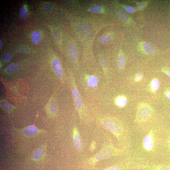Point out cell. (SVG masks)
<instances>
[{
  "label": "cell",
  "instance_id": "obj_1",
  "mask_svg": "<svg viewBox=\"0 0 170 170\" xmlns=\"http://www.w3.org/2000/svg\"><path fill=\"white\" fill-rule=\"evenodd\" d=\"M127 148H119L111 143L107 144L98 153L88 160V163L91 166H95L100 161L124 154L127 152Z\"/></svg>",
  "mask_w": 170,
  "mask_h": 170
},
{
  "label": "cell",
  "instance_id": "obj_2",
  "mask_svg": "<svg viewBox=\"0 0 170 170\" xmlns=\"http://www.w3.org/2000/svg\"><path fill=\"white\" fill-rule=\"evenodd\" d=\"M105 128L117 138L119 142L126 143L128 139V132L122 124L113 118L105 119L103 122Z\"/></svg>",
  "mask_w": 170,
  "mask_h": 170
},
{
  "label": "cell",
  "instance_id": "obj_3",
  "mask_svg": "<svg viewBox=\"0 0 170 170\" xmlns=\"http://www.w3.org/2000/svg\"><path fill=\"white\" fill-rule=\"evenodd\" d=\"M76 19L75 29L79 35L86 37L95 33V32H97V25L95 22L80 16H77Z\"/></svg>",
  "mask_w": 170,
  "mask_h": 170
},
{
  "label": "cell",
  "instance_id": "obj_4",
  "mask_svg": "<svg viewBox=\"0 0 170 170\" xmlns=\"http://www.w3.org/2000/svg\"><path fill=\"white\" fill-rule=\"evenodd\" d=\"M154 113L153 107L149 104L141 103L138 105L135 122L137 124L144 123L152 117Z\"/></svg>",
  "mask_w": 170,
  "mask_h": 170
},
{
  "label": "cell",
  "instance_id": "obj_5",
  "mask_svg": "<svg viewBox=\"0 0 170 170\" xmlns=\"http://www.w3.org/2000/svg\"><path fill=\"white\" fill-rule=\"evenodd\" d=\"M78 11L81 14L90 13L105 15L108 14V10L102 3L94 2L81 5Z\"/></svg>",
  "mask_w": 170,
  "mask_h": 170
},
{
  "label": "cell",
  "instance_id": "obj_6",
  "mask_svg": "<svg viewBox=\"0 0 170 170\" xmlns=\"http://www.w3.org/2000/svg\"><path fill=\"white\" fill-rule=\"evenodd\" d=\"M156 132L155 130H151L144 137L142 141V147L148 152L154 150L156 146Z\"/></svg>",
  "mask_w": 170,
  "mask_h": 170
},
{
  "label": "cell",
  "instance_id": "obj_7",
  "mask_svg": "<svg viewBox=\"0 0 170 170\" xmlns=\"http://www.w3.org/2000/svg\"><path fill=\"white\" fill-rule=\"evenodd\" d=\"M137 48L139 51L144 54L153 55L156 54V50L155 47L146 42H140L138 44Z\"/></svg>",
  "mask_w": 170,
  "mask_h": 170
},
{
  "label": "cell",
  "instance_id": "obj_8",
  "mask_svg": "<svg viewBox=\"0 0 170 170\" xmlns=\"http://www.w3.org/2000/svg\"><path fill=\"white\" fill-rule=\"evenodd\" d=\"M73 141L75 148L79 151L83 148V143L79 130L76 127H74L73 131Z\"/></svg>",
  "mask_w": 170,
  "mask_h": 170
},
{
  "label": "cell",
  "instance_id": "obj_9",
  "mask_svg": "<svg viewBox=\"0 0 170 170\" xmlns=\"http://www.w3.org/2000/svg\"><path fill=\"white\" fill-rule=\"evenodd\" d=\"M73 96L76 106L79 113H81L83 108V100L78 90L75 87L72 92Z\"/></svg>",
  "mask_w": 170,
  "mask_h": 170
},
{
  "label": "cell",
  "instance_id": "obj_10",
  "mask_svg": "<svg viewBox=\"0 0 170 170\" xmlns=\"http://www.w3.org/2000/svg\"><path fill=\"white\" fill-rule=\"evenodd\" d=\"M68 52L70 58L73 60H76L79 58V50L77 46L74 42L69 43L67 47Z\"/></svg>",
  "mask_w": 170,
  "mask_h": 170
},
{
  "label": "cell",
  "instance_id": "obj_11",
  "mask_svg": "<svg viewBox=\"0 0 170 170\" xmlns=\"http://www.w3.org/2000/svg\"><path fill=\"white\" fill-rule=\"evenodd\" d=\"M52 65L54 71L58 76L61 78L63 77V71L61 63L57 58L54 60Z\"/></svg>",
  "mask_w": 170,
  "mask_h": 170
},
{
  "label": "cell",
  "instance_id": "obj_12",
  "mask_svg": "<svg viewBox=\"0 0 170 170\" xmlns=\"http://www.w3.org/2000/svg\"><path fill=\"white\" fill-rule=\"evenodd\" d=\"M39 130L34 125L29 126L24 128L23 130V134L29 137L35 136L39 133Z\"/></svg>",
  "mask_w": 170,
  "mask_h": 170
},
{
  "label": "cell",
  "instance_id": "obj_13",
  "mask_svg": "<svg viewBox=\"0 0 170 170\" xmlns=\"http://www.w3.org/2000/svg\"><path fill=\"white\" fill-rule=\"evenodd\" d=\"M46 152L45 146H42L37 148L35 151L33 155V158L35 160H39L43 157Z\"/></svg>",
  "mask_w": 170,
  "mask_h": 170
},
{
  "label": "cell",
  "instance_id": "obj_14",
  "mask_svg": "<svg viewBox=\"0 0 170 170\" xmlns=\"http://www.w3.org/2000/svg\"><path fill=\"white\" fill-rule=\"evenodd\" d=\"M116 13L118 18L124 22H128L130 21L129 16L121 8H117Z\"/></svg>",
  "mask_w": 170,
  "mask_h": 170
},
{
  "label": "cell",
  "instance_id": "obj_15",
  "mask_svg": "<svg viewBox=\"0 0 170 170\" xmlns=\"http://www.w3.org/2000/svg\"><path fill=\"white\" fill-rule=\"evenodd\" d=\"M160 83L159 80L154 78L151 80L148 86L149 91L153 94L156 93L159 89Z\"/></svg>",
  "mask_w": 170,
  "mask_h": 170
},
{
  "label": "cell",
  "instance_id": "obj_16",
  "mask_svg": "<svg viewBox=\"0 0 170 170\" xmlns=\"http://www.w3.org/2000/svg\"><path fill=\"white\" fill-rule=\"evenodd\" d=\"M143 167V169L148 170H170V166L165 165H153Z\"/></svg>",
  "mask_w": 170,
  "mask_h": 170
},
{
  "label": "cell",
  "instance_id": "obj_17",
  "mask_svg": "<svg viewBox=\"0 0 170 170\" xmlns=\"http://www.w3.org/2000/svg\"><path fill=\"white\" fill-rule=\"evenodd\" d=\"M126 59L125 55L122 50H121L119 53L118 65L119 69H123L125 67Z\"/></svg>",
  "mask_w": 170,
  "mask_h": 170
},
{
  "label": "cell",
  "instance_id": "obj_18",
  "mask_svg": "<svg viewBox=\"0 0 170 170\" xmlns=\"http://www.w3.org/2000/svg\"><path fill=\"white\" fill-rule=\"evenodd\" d=\"M31 39L34 44L35 45L38 44L41 39V35L39 31H34L31 35Z\"/></svg>",
  "mask_w": 170,
  "mask_h": 170
},
{
  "label": "cell",
  "instance_id": "obj_19",
  "mask_svg": "<svg viewBox=\"0 0 170 170\" xmlns=\"http://www.w3.org/2000/svg\"><path fill=\"white\" fill-rule=\"evenodd\" d=\"M116 105L122 108L127 103V99L124 96H119L116 100Z\"/></svg>",
  "mask_w": 170,
  "mask_h": 170
},
{
  "label": "cell",
  "instance_id": "obj_20",
  "mask_svg": "<svg viewBox=\"0 0 170 170\" xmlns=\"http://www.w3.org/2000/svg\"><path fill=\"white\" fill-rule=\"evenodd\" d=\"M112 39V36L111 34L108 33L103 35L100 37L99 42L102 44H106L109 43Z\"/></svg>",
  "mask_w": 170,
  "mask_h": 170
},
{
  "label": "cell",
  "instance_id": "obj_21",
  "mask_svg": "<svg viewBox=\"0 0 170 170\" xmlns=\"http://www.w3.org/2000/svg\"><path fill=\"white\" fill-rule=\"evenodd\" d=\"M98 79L96 76H90L88 79L87 85L91 87H94L97 86Z\"/></svg>",
  "mask_w": 170,
  "mask_h": 170
},
{
  "label": "cell",
  "instance_id": "obj_22",
  "mask_svg": "<svg viewBox=\"0 0 170 170\" xmlns=\"http://www.w3.org/2000/svg\"><path fill=\"white\" fill-rule=\"evenodd\" d=\"M19 68V65L16 63H14L10 65L7 68V72L10 73L16 72Z\"/></svg>",
  "mask_w": 170,
  "mask_h": 170
},
{
  "label": "cell",
  "instance_id": "obj_23",
  "mask_svg": "<svg viewBox=\"0 0 170 170\" xmlns=\"http://www.w3.org/2000/svg\"><path fill=\"white\" fill-rule=\"evenodd\" d=\"M99 59L101 66L103 68L104 71L106 72L109 66L108 61L103 56L100 57Z\"/></svg>",
  "mask_w": 170,
  "mask_h": 170
},
{
  "label": "cell",
  "instance_id": "obj_24",
  "mask_svg": "<svg viewBox=\"0 0 170 170\" xmlns=\"http://www.w3.org/2000/svg\"><path fill=\"white\" fill-rule=\"evenodd\" d=\"M116 5L119 6V7L123 9L129 13H133L135 11V9L133 7H131V6L118 3H116Z\"/></svg>",
  "mask_w": 170,
  "mask_h": 170
},
{
  "label": "cell",
  "instance_id": "obj_25",
  "mask_svg": "<svg viewBox=\"0 0 170 170\" xmlns=\"http://www.w3.org/2000/svg\"><path fill=\"white\" fill-rule=\"evenodd\" d=\"M52 33L55 41L58 43H60L61 40V36L60 31L58 30H54Z\"/></svg>",
  "mask_w": 170,
  "mask_h": 170
},
{
  "label": "cell",
  "instance_id": "obj_26",
  "mask_svg": "<svg viewBox=\"0 0 170 170\" xmlns=\"http://www.w3.org/2000/svg\"><path fill=\"white\" fill-rule=\"evenodd\" d=\"M19 16L20 18L22 19L26 18L28 16V13L26 8L24 6H22L21 8L19 13Z\"/></svg>",
  "mask_w": 170,
  "mask_h": 170
},
{
  "label": "cell",
  "instance_id": "obj_27",
  "mask_svg": "<svg viewBox=\"0 0 170 170\" xmlns=\"http://www.w3.org/2000/svg\"><path fill=\"white\" fill-rule=\"evenodd\" d=\"M50 111L53 113H55L58 111L57 106L55 101L52 102L50 106Z\"/></svg>",
  "mask_w": 170,
  "mask_h": 170
},
{
  "label": "cell",
  "instance_id": "obj_28",
  "mask_svg": "<svg viewBox=\"0 0 170 170\" xmlns=\"http://www.w3.org/2000/svg\"><path fill=\"white\" fill-rule=\"evenodd\" d=\"M148 3L146 2H139L137 4L136 8L138 10H142L146 7Z\"/></svg>",
  "mask_w": 170,
  "mask_h": 170
},
{
  "label": "cell",
  "instance_id": "obj_29",
  "mask_svg": "<svg viewBox=\"0 0 170 170\" xmlns=\"http://www.w3.org/2000/svg\"><path fill=\"white\" fill-rule=\"evenodd\" d=\"M1 106L2 108L6 110H10L12 109V107L10 105L5 102H2L1 103Z\"/></svg>",
  "mask_w": 170,
  "mask_h": 170
},
{
  "label": "cell",
  "instance_id": "obj_30",
  "mask_svg": "<svg viewBox=\"0 0 170 170\" xmlns=\"http://www.w3.org/2000/svg\"><path fill=\"white\" fill-rule=\"evenodd\" d=\"M12 54L11 52H9L6 54L3 57L2 60L5 62L8 61L11 58Z\"/></svg>",
  "mask_w": 170,
  "mask_h": 170
},
{
  "label": "cell",
  "instance_id": "obj_31",
  "mask_svg": "<svg viewBox=\"0 0 170 170\" xmlns=\"http://www.w3.org/2000/svg\"><path fill=\"white\" fill-rule=\"evenodd\" d=\"M143 77V74L142 73H139L136 74L134 78V81L136 82H138L141 81Z\"/></svg>",
  "mask_w": 170,
  "mask_h": 170
},
{
  "label": "cell",
  "instance_id": "obj_32",
  "mask_svg": "<svg viewBox=\"0 0 170 170\" xmlns=\"http://www.w3.org/2000/svg\"><path fill=\"white\" fill-rule=\"evenodd\" d=\"M19 51L24 53H27L29 52V49L27 48L24 47H20L18 48Z\"/></svg>",
  "mask_w": 170,
  "mask_h": 170
},
{
  "label": "cell",
  "instance_id": "obj_33",
  "mask_svg": "<svg viewBox=\"0 0 170 170\" xmlns=\"http://www.w3.org/2000/svg\"><path fill=\"white\" fill-rule=\"evenodd\" d=\"M96 147V143L95 141H93L91 143L90 147V151L91 152H93V151L95 150Z\"/></svg>",
  "mask_w": 170,
  "mask_h": 170
},
{
  "label": "cell",
  "instance_id": "obj_34",
  "mask_svg": "<svg viewBox=\"0 0 170 170\" xmlns=\"http://www.w3.org/2000/svg\"><path fill=\"white\" fill-rule=\"evenodd\" d=\"M162 71L166 74L170 78V68L164 67L162 69Z\"/></svg>",
  "mask_w": 170,
  "mask_h": 170
},
{
  "label": "cell",
  "instance_id": "obj_35",
  "mask_svg": "<svg viewBox=\"0 0 170 170\" xmlns=\"http://www.w3.org/2000/svg\"><path fill=\"white\" fill-rule=\"evenodd\" d=\"M43 8L45 10L48 11H51L53 9L52 6L48 4H46L43 6Z\"/></svg>",
  "mask_w": 170,
  "mask_h": 170
},
{
  "label": "cell",
  "instance_id": "obj_36",
  "mask_svg": "<svg viewBox=\"0 0 170 170\" xmlns=\"http://www.w3.org/2000/svg\"><path fill=\"white\" fill-rule=\"evenodd\" d=\"M103 170H122V168L119 166H115L111 167Z\"/></svg>",
  "mask_w": 170,
  "mask_h": 170
},
{
  "label": "cell",
  "instance_id": "obj_37",
  "mask_svg": "<svg viewBox=\"0 0 170 170\" xmlns=\"http://www.w3.org/2000/svg\"><path fill=\"white\" fill-rule=\"evenodd\" d=\"M167 143L169 148L170 150V134L168 137Z\"/></svg>",
  "mask_w": 170,
  "mask_h": 170
},
{
  "label": "cell",
  "instance_id": "obj_38",
  "mask_svg": "<svg viewBox=\"0 0 170 170\" xmlns=\"http://www.w3.org/2000/svg\"><path fill=\"white\" fill-rule=\"evenodd\" d=\"M166 95L167 98L170 100V91L166 93Z\"/></svg>",
  "mask_w": 170,
  "mask_h": 170
},
{
  "label": "cell",
  "instance_id": "obj_39",
  "mask_svg": "<svg viewBox=\"0 0 170 170\" xmlns=\"http://www.w3.org/2000/svg\"><path fill=\"white\" fill-rule=\"evenodd\" d=\"M2 46V42L1 41H0V48H1Z\"/></svg>",
  "mask_w": 170,
  "mask_h": 170
}]
</instances>
